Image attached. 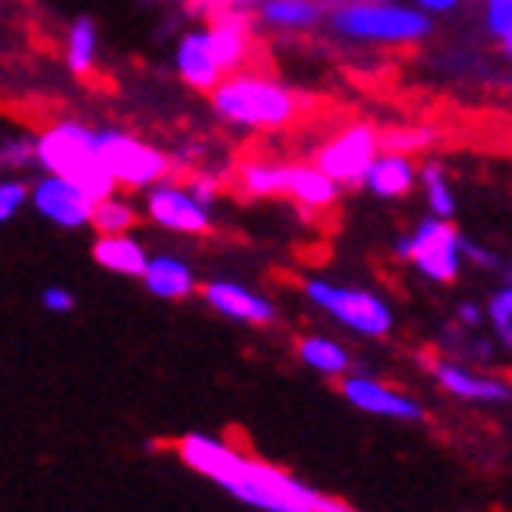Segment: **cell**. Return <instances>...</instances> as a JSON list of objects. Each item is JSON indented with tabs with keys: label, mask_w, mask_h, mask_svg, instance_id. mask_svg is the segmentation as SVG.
<instances>
[{
	"label": "cell",
	"mask_w": 512,
	"mask_h": 512,
	"mask_svg": "<svg viewBox=\"0 0 512 512\" xmlns=\"http://www.w3.org/2000/svg\"><path fill=\"white\" fill-rule=\"evenodd\" d=\"M172 450L191 472L205 476L220 491L231 494L235 502L256 512H326V505H330V494L315 491L311 483L297 480L293 472L278 469V465L249 458L220 436L187 432L176 439Z\"/></svg>",
	"instance_id": "cell-1"
},
{
	"label": "cell",
	"mask_w": 512,
	"mask_h": 512,
	"mask_svg": "<svg viewBox=\"0 0 512 512\" xmlns=\"http://www.w3.org/2000/svg\"><path fill=\"white\" fill-rule=\"evenodd\" d=\"M37 158H41L44 172L77 183L96 205L114 198L118 180L99 154V132L92 128L77 125V121H59V125L44 128L37 136Z\"/></svg>",
	"instance_id": "cell-2"
},
{
	"label": "cell",
	"mask_w": 512,
	"mask_h": 512,
	"mask_svg": "<svg viewBox=\"0 0 512 512\" xmlns=\"http://www.w3.org/2000/svg\"><path fill=\"white\" fill-rule=\"evenodd\" d=\"M213 114L238 128H282L300 114V96L264 74H231L213 92Z\"/></svg>",
	"instance_id": "cell-3"
},
{
	"label": "cell",
	"mask_w": 512,
	"mask_h": 512,
	"mask_svg": "<svg viewBox=\"0 0 512 512\" xmlns=\"http://www.w3.org/2000/svg\"><path fill=\"white\" fill-rule=\"evenodd\" d=\"M330 26L344 37L377 44H410L432 30V22L421 8L388 4V0H348L330 11Z\"/></svg>",
	"instance_id": "cell-4"
},
{
	"label": "cell",
	"mask_w": 512,
	"mask_h": 512,
	"mask_svg": "<svg viewBox=\"0 0 512 512\" xmlns=\"http://www.w3.org/2000/svg\"><path fill=\"white\" fill-rule=\"evenodd\" d=\"M304 293L311 297V304H319L326 315L348 326V330L363 333V337H384L392 333V308L384 304L381 297L366 293V289L352 286H333V282H322V278H308L304 282Z\"/></svg>",
	"instance_id": "cell-5"
},
{
	"label": "cell",
	"mask_w": 512,
	"mask_h": 512,
	"mask_svg": "<svg viewBox=\"0 0 512 512\" xmlns=\"http://www.w3.org/2000/svg\"><path fill=\"white\" fill-rule=\"evenodd\" d=\"M395 256L410 260L421 267V275H428L432 282H454L461 264V235L447 220L428 216L417 224L414 235H406L395 242Z\"/></svg>",
	"instance_id": "cell-6"
},
{
	"label": "cell",
	"mask_w": 512,
	"mask_h": 512,
	"mask_svg": "<svg viewBox=\"0 0 512 512\" xmlns=\"http://www.w3.org/2000/svg\"><path fill=\"white\" fill-rule=\"evenodd\" d=\"M99 154L121 187H158V180H165L172 169V161L158 147H147L118 128L99 132Z\"/></svg>",
	"instance_id": "cell-7"
},
{
	"label": "cell",
	"mask_w": 512,
	"mask_h": 512,
	"mask_svg": "<svg viewBox=\"0 0 512 512\" xmlns=\"http://www.w3.org/2000/svg\"><path fill=\"white\" fill-rule=\"evenodd\" d=\"M377 150H381V136H377L374 128H370V125H352V128H344L341 136L330 139V143L319 150L315 165H319L326 176H333L341 187H355V183H366V172H370V165L381 158Z\"/></svg>",
	"instance_id": "cell-8"
},
{
	"label": "cell",
	"mask_w": 512,
	"mask_h": 512,
	"mask_svg": "<svg viewBox=\"0 0 512 512\" xmlns=\"http://www.w3.org/2000/svg\"><path fill=\"white\" fill-rule=\"evenodd\" d=\"M341 395L355 406V410L374 414V417H392V421H421V417H425V410H421L417 399L403 395L399 388H388V384H381L370 374L344 377Z\"/></svg>",
	"instance_id": "cell-9"
},
{
	"label": "cell",
	"mask_w": 512,
	"mask_h": 512,
	"mask_svg": "<svg viewBox=\"0 0 512 512\" xmlns=\"http://www.w3.org/2000/svg\"><path fill=\"white\" fill-rule=\"evenodd\" d=\"M147 216L154 224L169 227V231H183V235H205L209 231V209L187 187H172V183L150 187Z\"/></svg>",
	"instance_id": "cell-10"
},
{
	"label": "cell",
	"mask_w": 512,
	"mask_h": 512,
	"mask_svg": "<svg viewBox=\"0 0 512 512\" xmlns=\"http://www.w3.org/2000/svg\"><path fill=\"white\" fill-rule=\"evenodd\" d=\"M30 198H33V209L59 227H85L92 224V213H96V202L77 183L63 180V176H44V180H37Z\"/></svg>",
	"instance_id": "cell-11"
},
{
	"label": "cell",
	"mask_w": 512,
	"mask_h": 512,
	"mask_svg": "<svg viewBox=\"0 0 512 512\" xmlns=\"http://www.w3.org/2000/svg\"><path fill=\"white\" fill-rule=\"evenodd\" d=\"M202 297L209 308L235 322H249V326L275 322V304L264 300L260 293H253V289L238 286V282H224V278H220V282H209V286L202 289Z\"/></svg>",
	"instance_id": "cell-12"
},
{
	"label": "cell",
	"mask_w": 512,
	"mask_h": 512,
	"mask_svg": "<svg viewBox=\"0 0 512 512\" xmlns=\"http://www.w3.org/2000/svg\"><path fill=\"white\" fill-rule=\"evenodd\" d=\"M176 70L198 92H216L224 85V66L216 63L209 30H194L187 37H180V44H176Z\"/></svg>",
	"instance_id": "cell-13"
},
{
	"label": "cell",
	"mask_w": 512,
	"mask_h": 512,
	"mask_svg": "<svg viewBox=\"0 0 512 512\" xmlns=\"http://www.w3.org/2000/svg\"><path fill=\"white\" fill-rule=\"evenodd\" d=\"M432 377L439 381L443 392L458 395L465 403H509L512 399V384L476 374V370H465L458 363H432Z\"/></svg>",
	"instance_id": "cell-14"
},
{
	"label": "cell",
	"mask_w": 512,
	"mask_h": 512,
	"mask_svg": "<svg viewBox=\"0 0 512 512\" xmlns=\"http://www.w3.org/2000/svg\"><path fill=\"white\" fill-rule=\"evenodd\" d=\"M216 63L224 66V74H235L238 66L249 59V22L242 11H216L213 30H209Z\"/></svg>",
	"instance_id": "cell-15"
},
{
	"label": "cell",
	"mask_w": 512,
	"mask_h": 512,
	"mask_svg": "<svg viewBox=\"0 0 512 512\" xmlns=\"http://www.w3.org/2000/svg\"><path fill=\"white\" fill-rule=\"evenodd\" d=\"M289 198L300 209H333L341 198V183L319 165H289Z\"/></svg>",
	"instance_id": "cell-16"
},
{
	"label": "cell",
	"mask_w": 512,
	"mask_h": 512,
	"mask_svg": "<svg viewBox=\"0 0 512 512\" xmlns=\"http://www.w3.org/2000/svg\"><path fill=\"white\" fill-rule=\"evenodd\" d=\"M92 256H96L99 267H107V271H114V275H128V278H136V275L143 278V275H147V264H150L147 249L139 246L136 238H128V235L96 238Z\"/></svg>",
	"instance_id": "cell-17"
},
{
	"label": "cell",
	"mask_w": 512,
	"mask_h": 512,
	"mask_svg": "<svg viewBox=\"0 0 512 512\" xmlns=\"http://www.w3.org/2000/svg\"><path fill=\"white\" fill-rule=\"evenodd\" d=\"M143 286L161 300H183L194 293V271L176 256H150Z\"/></svg>",
	"instance_id": "cell-18"
},
{
	"label": "cell",
	"mask_w": 512,
	"mask_h": 512,
	"mask_svg": "<svg viewBox=\"0 0 512 512\" xmlns=\"http://www.w3.org/2000/svg\"><path fill=\"white\" fill-rule=\"evenodd\" d=\"M414 161L406 158V154H388L384 150L381 158L370 165V172H366V187L377 194V198H403V194H410V187H414Z\"/></svg>",
	"instance_id": "cell-19"
},
{
	"label": "cell",
	"mask_w": 512,
	"mask_h": 512,
	"mask_svg": "<svg viewBox=\"0 0 512 512\" xmlns=\"http://www.w3.org/2000/svg\"><path fill=\"white\" fill-rule=\"evenodd\" d=\"M297 359L304 366H311L315 374L326 377H344L352 370V355L344 352V344L330 341V337H300Z\"/></svg>",
	"instance_id": "cell-20"
},
{
	"label": "cell",
	"mask_w": 512,
	"mask_h": 512,
	"mask_svg": "<svg viewBox=\"0 0 512 512\" xmlns=\"http://www.w3.org/2000/svg\"><path fill=\"white\" fill-rule=\"evenodd\" d=\"M260 19L275 30H311L322 19V4L319 0H264Z\"/></svg>",
	"instance_id": "cell-21"
},
{
	"label": "cell",
	"mask_w": 512,
	"mask_h": 512,
	"mask_svg": "<svg viewBox=\"0 0 512 512\" xmlns=\"http://www.w3.org/2000/svg\"><path fill=\"white\" fill-rule=\"evenodd\" d=\"M238 187L253 198H271V194H289V165L278 161H246L238 169Z\"/></svg>",
	"instance_id": "cell-22"
},
{
	"label": "cell",
	"mask_w": 512,
	"mask_h": 512,
	"mask_svg": "<svg viewBox=\"0 0 512 512\" xmlns=\"http://www.w3.org/2000/svg\"><path fill=\"white\" fill-rule=\"evenodd\" d=\"M92 63H96V22L77 19L70 26V41H66V66H70V74L88 77Z\"/></svg>",
	"instance_id": "cell-23"
},
{
	"label": "cell",
	"mask_w": 512,
	"mask_h": 512,
	"mask_svg": "<svg viewBox=\"0 0 512 512\" xmlns=\"http://www.w3.org/2000/svg\"><path fill=\"white\" fill-rule=\"evenodd\" d=\"M132 224H136V209L128 202H121V198H107V202L96 205V213H92V227H96L99 235H125V231H132Z\"/></svg>",
	"instance_id": "cell-24"
},
{
	"label": "cell",
	"mask_w": 512,
	"mask_h": 512,
	"mask_svg": "<svg viewBox=\"0 0 512 512\" xmlns=\"http://www.w3.org/2000/svg\"><path fill=\"white\" fill-rule=\"evenodd\" d=\"M421 183H425V198H428L432 216L447 220V216L454 213V194H450L447 176L439 169V161H425V165H421Z\"/></svg>",
	"instance_id": "cell-25"
},
{
	"label": "cell",
	"mask_w": 512,
	"mask_h": 512,
	"mask_svg": "<svg viewBox=\"0 0 512 512\" xmlns=\"http://www.w3.org/2000/svg\"><path fill=\"white\" fill-rule=\"evenodd\" d=\"M0 161H4V169H15V172L37 169V165H41V158H37V139H30V136L8 139L4 150H0Z\"/></svg>",
	"instance_id": "cell-26"
},
{
	"label": "cell",
	"mask_w": 512,
	"mask_h": 512,
	"mask_svg": "<svg viewBox=\"0 0 512 512\" xmlns=\"http://www.w3.org/2000/svg\"><path fill=\"white\" fill-rule=\"evenodd\" d=\"M487 30L505 41L512 33V0H487Z\"/></svg>",
	"instance_id": "cell-27"
},
{
	"label": "cell",
	"mask_w": 512,
	"mask_h": 512,
	"mask_svg": "<svg viewBox=\"0 0 512 512\" xmlns=\"http://www.w3.org/2000/svg\"><path fill=\"white\" fill-rule=\"evenodd\" d=\"M26 194H33V191H26V183H19V180L0 183V220H11V216L19 213V205L26 202Z\"/></svg>",
	"instance_id": "cell-28"
},
{
	"label": "cell",
	"mask_w": 512,
	"mask_h": 512,
	"mask_svg": "<svg viewBox=\"0 0 512 512\" xmlns=\"http://www.w3.org/2000/svg\"><path fill=\"white\" fill-rule=\"evenodd\" d=\"M187 191L198 198V202L209 209V205L216 202V191H220V183H216V176H209V172H194L191 183H187Z\"/></svg>",
	"instance_id": "cell-29"
},
{
	"label": "cell",
	"mask_w": 512,
	"mask_h": 512,
	"mask_svg": "<svg viewBox=\"0 0 512 512\" xmlns=\"http://www.w3.org/2000/svg\"><path fill=\"white\" fill-rule=\"evenodd\" d=\"M41 304L48 311H74V293L70 289H63V286H52V289H44V297H41Z\"/></svg>",
	"instance_id": "cell-30"
},
{
	"label": "cell",
	"mask_w": 512,
	"mask_h": 512,
	"mask_svg": "<svg viewBox=\"0 0 512 512\" xmlns=\"http://www.w3.org/2000/svg\"><path fill=\"white\" fill-rule=\"evenodd\" d=\"M461 253L469 256V260H476V264H483V267H498V256H494L491 249L476 246V242H469L465 235H461Z\"/></svg>",
	"instance_id": "cell-31"
},
{
	"label": "cell",
	"mask_w": 512,
	"mask_h": 512,
	"mask_svg": "<svg viewBox=\"0 0 512 512\" xmlns=\"http://www.w3.org/2000/svg\"><path fill=\"white\" fill-rule=\"evenodd\" d=\"M264 0H198V8H216V11H246Z\"/></svg>",
	"instance_id": "cell-32"
},
{
	"label": "cell",
	"mask_w": 512,
	"mask_h": 512,
	"mask_svg": "<svg viewBox=\"0 0 512 512\" xmlns=\"http://www.w3.org/2000/svg\"><path fill=\"white\" fill-rule=\"evenodd\" d=\"M458 319L465 322L469 330H476V326L483 322V315H480V308H476V304H461V308H458Z\"/></svg>",
	"instance_id": "cell-33"
},
{
	"label": "cell",
	"mask_w": 512,
	"mask_h": 512,
	"mask_svg": "<svg viewBox=\"0 0 512 512\" xmlns=\"http://www.w3.org/2000/svg\"><path fill=\"white\" fill-rule=\"evenodd\" d=\"M461 0H417V8L421 11H450V8H458Z\"/></svg>",
	"instance_id": "cell-34"
},
{
	"label": "cell",
	"mask_w": 512,
	"mask_h": 512,
	"mask_svg": "<svg viewBox=\"0 0 512 512\" xmlns=\"http://www.w3.org/2000/svg\"><path fill=\"white\" fill-rule=\"evenodd\" d=\"M502 48H505V52H509V59H512V33L502 41Z\"/></svg>",
	"instance_id": "cell-35"
}]
</instances>
